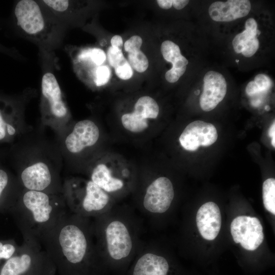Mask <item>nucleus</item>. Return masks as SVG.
<instances>
[{
  "mask_svg": "<svg viewBox=\"0 0 275 275\" xmlns=\"http://www.w3.org/2000/svg\"><path fill=\"white\" fill-rule=\"evenodd\" d=\"M14 15L18 28L31 39L43 45L55 40L57 28L36 1H19L15 6Z\"/></svg>",
  "mask_w": 275,
  "mask_h": 275,
  "instance_id": "6e6552de",
  "label": "nucleus"
},
{
  "mask_svg": "<svg viewBox=\"0 0 275 275\" xmlns=\"http://www.w3.org/2000/svg\"><path fill=\"white\" fill-rule=\"evenodd\" d=\"M259 46V42L257 37L251 38L246 42L241 53L245 57H251L256 53Z\"/></svg>",
  "mask_w": 275,
  "mask_h": 275,
  "instance_id": "7c9ffc66",
  "label": "nucleus"
},
{
  "mask_svg": "<svg viewBox=\"0 0 275 275\" xmlns=\"http://www.w3.org/2000/svg\"><path fill=\"white\" fill-rule=\"evenodd\" d=\"M254 81L257 85L260 92L268 90L271 85V81L269 77L263 74L257 75L255 77Z\"/></svg>",
  "mask_w": 275,
  "mask_h": 275,
  "instance_id": "473e14b6",
  "label": "nucleus"
},
{
  "mask_svg": "<svg viewBox=\"0 0 275 275\" xmlns=\"http://www.w3.org/2000/svg\"><path fill=\"white\" fill-rule=\"evenodd\" d=\"M56 266L41 243L23 238L16 252L4 265L0 275H55Z\"/></svg>",
  "mask_w": 275,
  "mask_h": 275,
  "instance_id": "423d86ee",
  "label": "nucleus"
},
{
  "mask_svg": "<svg viewBox=\"0 0 275 275\" xmlns=\"http://www.w3.org/2000/svg\"><path fill=\"white\" fill-rule=\"evenodd\" d=\"M262 197L264 207L275 214V179L268 178L262 185Z\"/></svg>",
  "mask_w": 275,
  "mask_h": 275,
  "instance_id": "412c9836",
  "label": "nucleus"
},
{
  "mask_svg": "<svg viewBox=\"0 0 275 275\" xmlns=\"http://www.w3.org/2000/svg\"><path fill=\"white\" fill-rule=\"evenodd\" d=\"M62 195L70 212L88 218L104 214L111 201L109 194L90 179H66Z\"/></svg>",
  "mask_w": 275,
  "mask_h": 275,
  "instance_id": "20e7f679",
  "label": "nucleus"
},
{
  "mask_svg": "<svg viewBox=\"0 0 275 275\" xmlns=\"http://www.w3.org/2000/svg\"><path fill=\"white\" fill-rule=\"evenodd\" d=\"M236 62H239V60H236Z\"/></svg>",
  "mask_w": 275,
  "mask_h": 275,
  "instance_id": "58836bf2",
  "label": "nucleus"
},
{
  "mask_svg": "<svg viewBox=\"0 0 275 275\" xmlns=\"http://www.w3.org/2000/svg\"><path fill=\"white\" fill-rule=\"evenodd\" d=\"M245 92L248 96H252L260 91L254 81H251L248 84L245 88Z\"/></svg>",
  "mask_w": 275,
  "mask_h": 275,
  "instance_id": "72a5a7b5",
  "label": "nucleus"
},
{
  "mask_svg": "<svg viewBox=\"0 0 275 275\" xmlns=\"http://www.w3.org/2000/svg\"><path fill=\"white\" fill-rule=\"evenodd\" d=\"M112 46L122 49L123 46V40L119 35H115L111 41Z\"/></svg>",
  "mask_w": 275,
  "mask_h": 275,
  "instance_id": "f704fd0d",
  "label": "nucleus"
},
{
  "mask_svg": "<svg viewBox=\"0 0 275 275\" xmlns=\"http://www.w3.org/2000/svg\"><path fill=\"white\" fill-rule=\"evenodd\" d=\"M98 257L106 255L114 261L128 258L133 250V239L127 225L115 218L104 221L100 215L92 224Z\"/></svg>",
  "mask_w": 275,
  "mask_h": 275,
  "instance_id": "39448f33",
  "label": "nucleus"
},
{
  "mask_svg": "<svg viewBox=\"0 0 275 275\" xmlns=\"http://www.w3.org/2000/svg\"><path fill=\"white\" fill-rule=\"evenodd\" d=\"M169 270V265L165 258L147 252L136 261L132 275H167Z\"/></svg>",
  "mask_w": 275,
  "mask_h": 275,
  "instance_id": "aec40b11",
  "label": "nucleus"
},
{
  "mask_svg": "<svg viewBox=\"0 0 275 275\" xmlns=\"http://www.w3.org/2000/svg\"><path fill=\"white\" fill-rule=\"evenodd\" d=\"M186 66L181 68H172L168 70L165 74L166 80L171 83H174L178 80L180 77L184 73Z\"/></svg>",
  "mask_w": 275,
  "mask_h": 275,
  "instance_id": "2f4dec72",
  "label": "nucleus"
},
{
  "mask_svg": "<svg viewBox=\"0 0 275 275\" xmlns=\"http://www.w3.org/2000/svg\"><path fill=\"white\" fill-rule=\"evenodd\" d=\"M161 52L164 59L172 64L183 56L179 46L170 40H166L162 43Z\"/></svg>",
  "mask_w": 275,
  "mask_h": 275,
  "instance_id": "5701e85b",
  "label": "nucleus"
},
{
  "mask_svg": "<svg viewBox=\"0 0 275 275\" xmlns=\"http://www.w3.org/2000/svg\"><path fill=\"white\" fill-rule=\"evenodd\" d=\"M89 218L69 210L40 243L54 263L58 275H92L99 257Z\"/></svg>",
  "mask_w": 275,
  "mask_h": 275,
  "instance_id": "f257e3e1",
  "label": "nucleus"
},
{
  "mask_svg": "<svg viewBox=\"0 0 275 275\" xmlns=\"http://www.w3.org/2000/svg\"><path fill=\"white\" fill-rule=\"evenodd\" d=\"M21 189L16 177L0 166V213L9 212Z\"/></svg>",
  "mask_w": 275,
  "mask_h": 275,
  "instance_id": "6ab92c4d",
  "label": "nucleus"
},
{
  "mask_svg": "<svg viewBox=\"0 0 275 275\" xmlns=\"http://www.w3.org/2000/svg\"><path fill=\"white\" fill-rule=\"evenodd\" d=\"M174 197L171 181L167 177H159L147 187L143 199L144 209L151 213H162L170 207Z\"/></svg>",
  "mask_w": 275,
  "mask_h": 275,
  "instance_id": "ddd939ff",
  "label": "nucleus"
},
{
  "mask_svg": "<svg viewBox=\"0 0 275 275\" xmlns=\"http://www.w3.org/2000/svg\"><path fill=\"white\" fill-rule=\"evenodd\" d=\"M197 226L201 236L212 240L217 236L221 227V214L218 206L212 202H207L199 209L196 216Z\"/></svg>",
  "mask_w": 275,
  "mask_h": 275,
  "instance_id": "dca6fc26",
  "label": "nucleus"
},
{
  "mask_svg": "<svg viewBox=\"0 0 275 275\" xmlns=\"http://www.w3.org/2000/svg\"><path fill=\"white\" fill-rule=\"evenodd\" d=\"M203 81L200 105L203 111L209 112L215 108L224 98L227 90V82L222 74L214 71L207 72Z\"/></svg>",
  "mask_w": 275,
  "mask_h": 275,
  "instance_id": "2eb2a0df",
  "label": "nucleus"
},
{
  "mask_svg": "<svg viewBox=\"0 0 275 275\" xmlns=\"http://www.w3.org/2000/svg\"><path fill=\"white\" fill-rule=\"evenodd\" d=\"M115 70L117 76L123 80L130 78L133 75L132 69L127 60L115 67Z\"/></svg>",
  "mask_w": 275,
  "mask_h": 275,
  "instance_id": "c85d7f7f",
  "label": "nucleus"
},
{
  "mask_svg": "<svg viewBox=\"0 0 275 275\" xmlns=\"http://www.w3.org/2000/svg\"><path fill=\"white\" fill-rule=\"evenodd\" d=\"M260 32L258 30L257 32L244 30L242 33L235 36L232 41V45L235 52L239 53L244 49L246 42L251 38L257 37Z\"/></svg>",
  "mask_w": 275,
  "mask_h": 275,
  "instance_id": "a878e982",
  "label": "nucleus"
},
{
  "mask_svg": "<svg viewBox=\"0 0 275 275\" xmlns=\"http://www.w3.org/2000/svg\"><path fill=\"white\" fill-rule=\"evenodd\" d=\"M22 108L15 99L0 95V143H9L26 131Z\"/></svg>",
  "mask_w": 275,
  "mask_h": 275,
  "instance_id": "9d476101",
  "label": "nucleus"
},
{
  "mask_svg": "<svg viewBox=\"0 0 275 275\" xmlns=\"http://www.w3.org/2000/svg\"><path fill=\"white\" fill-rule=\"evenodd\" d=\"M41 122L60 138L70 127V115L64 95L54 75L44 73L41 80Z\"/></svg>",
  "mask_w": 275,
  "mask_h": 275,
  "instance_id": "0eeeda50",
  "label": "nucleus"
},
{
  "mask_svg": "<svg viewBox=\"0 0 275 275\" xmlns=\"http://www.w3.org/2000/svg\"><path fill=\"white\" fill-rule=\"evenodd\" d=\"M231 233L235 242L249 251L257 249L264 240L262 226L256 217H236L231 224Z\"/></svg>",
  "mask_w": 275,
  "mask_h": 275,
  "instance_id": "f8f14e48",
  "label": "nucleus"
},
{
  "mask_svg": "<svg viewBox=\"0 0 275 275\" xmlns=\"http://www.w3.org/2000/svg\"><path fill=\"white\" fill-rule=\"evenodd\" d=\"M251 9L248 0H228L213 3L208 9L211 18L215 21L229 22L246 16Z\"/></svg>",
  "mask_w": 275,
  "mask_h": 275,
  "instance_id": "f3484780",
  "label": "nucleus"
},
{
  "mask_svg": "<svg viewBox=\"0 0 275 275\" xmlns=\"http://www.w3.org/2000/svg\"><path fill=\"white\" fill-rule=\"evenodd\" d=\"M1 48V47H0V49Z\"/></svg>",
  "mask_w": 275,
  "mask_h": 275,
  "instance_id": "ea45409f",
  "label": "nucleus"
},
{
  "mask_svg": "<svg viewBox=\"0 0 275 275\" xmlns=\"http://www.w3.org/2000/svg\"><path fill=\"white\" fill-rule=\"evenodd\" d=\"M19 247L14 239L0 240V271L5 263L16 253Z\"/></svg>",
  "mask_w": 275,
  "mask_h": 275,
  "instance_id": "b1692460",
  "label": "nucleus"
},
{
  "mask_svg": "<svg viewBox=\"0 0 275 275\" xmlns=\"http://www.w3.org/2000/svg\"><path fill=\"white\" fill-rule=\"evenodd\" d=\"M142 42V39L140 36H133L125 42L124 49L128 53L139 50Z\"/></svg>",
  "mask_w": 275,
  "mask_h": 275,
  "instance_id": "c756f323",
  "label": "nucleus"
},
{
  "mask_svg": "<svg viewBox=\"0 0 275 275\" xmlns=\"http://www.w3.org/2000/svg\"><path fill=\"white\" fill-rule=\"evenodd\" d=\"M157 3L159 6L163 9H169L172 6V0H158Z\"/></svg>",
  "mask_w": 275,
  "mask_h": 275,
  "instance_id": "e433bc0d",
  "label": "nucleus"
},
{
  "mask_svg": "<svg viewBox=\"0 0 275 275\" xmlns=\"http://www.w3.org/2000/svg\"><path fill=\"white\" fill-rule=\"evenodd\" d=\"M79 61H90L100 66L105 61L106 55L104 51L98 48H89L81 50L78 55Z\"/></svg>",
  "mask_w": 275,
  "mask_h": 275,
  "instance_id": "4be33fe9",
  "label": "nucleus"
},
{
  "mask_svg": "<svg viewBox=\"0 0 275 275\" xmlns=\"http://www.w3.org/2000/svg\"><path fill=\"white\" fill-rule=\"evenodd\" d=\"M62 194L22 188L9 212L13 215L23 238L39 242L67 213Z\"/></svg>",
  "mask_w": 275,
  "mask_h": 275,
  "instance_id": "f03ea898",
  "label": "nucleus"
},
{
  "mask_svg": "<svg viewBox=\"0 0 275 275\" xmlns=\"http://www.w3.org/2000/svg\"><path fill=\"white\" fill-rule=\"evenodd\" d=\"M128 60L131 68L139 72L145 71L148 67V60L140 50L128 53Z\"/></svg>",
  "mask_w": 275,
  "mask_h": 275,
  "instance_id": "393cba45",
  "label": "nucleus"
},
{
  "mask_svg": "<svg viewBox=\"0 0 275 275\" xmlns=\"http://www.w3.org/2000/svg\"><path fill=\"white\" fill-rule=\"evenodd\" d=\"M89 179L108 194L118 192L125 186L124 180L104 162H98L92 168Z\"/></svg>",
  "mask_w": 275,
  "mask_h": 275,
  "instance_id": "a211bd4d",
  "label": "nucleus"
},
{
  "mask_svg": "<svg viewBox=\"0 0 275 275\" xmlns=\"http://www.w3.org/2000/svg\"><path fill=\"white\" fill-rule=\"evenodd\" d=\"M100 136V129L93 121H79L59 138L60 151L67 156L79 155L95 146Z\"/></svg>",
  "mask_w": 275,
  "mask_h": 275,
  "instance_id": "1a4fd4ad",
  "label": "nucleus"
},
{
  "mask_svg": "<svg viewBox=\"0 0 275 275\" xmlns=\"http://www.w3.org/2000/svg\"><path fill=\"white\" fill-rule=\"evenodd\" d=\"M44 148L37 146L26 152L19 164L16 178L23 189L62 194L59 162Z\"/></svg>",
  "mask_w": 275,
  "mask_h": 275,
  "instance_id": "7ed1b4c3",
  "label": "nucleus"
},
{
  "mask_svg": "<svg viewBox=\"0 0 275 275\" xmlns=\"http://www.w3.org/2000/svg\"><path fill=\"white\" fill-rule=\"evenodd\" d=\"M107 55L109 64L114 68L126 60L122 49L112 46L108 49Z\"/></svg>",
  "mask_w": 275,
  "mask_h": 275,
  "instance_id": "bb28decb",
  "label": "nucleus"
},
{
  "mask_svg": "<svg viewBox=\"0 0 275 275\" xmlns=\"http://www.w3.org/2000/svg\"><path fill=\"white\" fill-rule=\"evenodd\" d=\"M268 135L271 138V145L275 147V122L273 121V123L271 124L269 127L268 130Z\"/></svg>",
  "mask_w": 275,
  "mask_h": 275,
  "instance_id": "4c0bfd02",
  "label": "nucleus"
},
{
  "mask_svg": "<svg viewBox=\"0 0 275 275\" xmlns=\"http://www.w3.org/2000/svg\"><path fill=\"white\" fill-rule=\"evenodd\" d=\"M187 0H173L172 5L177 10H180L184 8L188 3Z\"/></svg>",
  "mask_w": 275,
  "mask_h": 275,
  "instance_id": "c9c22d12",
  "label": "nucleus"
},
{
  "mask_svg": "<svg viewBox=\"0 0 275 275\" xmlns=\"http://www.w3.org/2000/svg\"><path fill=\"white\" fill-rule=\"evenodd\" d=\"M94 82L98 86H102L106 84L109 80L111 71L107 66H98L95 71Z\"/></svg>",
  "mask_w": 275,
  "mask_h": 275,
  "instance_id": "cd10ccee",
  "label": "nucleus"
},
{
  "mask_svg": "<svg viewBox=\"0 0 275 275\" xmlns=\"http://www.w3.org/2000/svg\"><path fill=\"white\" fill-rule=\"evenodd\" d=\"M215 127L210 123L197 120L188 124L180 134L179 141L186 150L195 151L200 146L207 147L217 139Z\"/></svg>",
  "mask_w": 275,
  "mask_h": 275,
  "instance_id": "4468645a",
  "label": "nucleus"
},
{
  "mask_svg": "<svg viewBox=\"0 0 275 275\" xmlns=\"http://www.w3.org/2000/svg\"><path fill=\"white\" fill-rule=\"evenodd\" d=\"M159 106L152 97L144 96L139 98L134 106V110L123 114L121 123L127 131L139 133L145 131L149 126V120L157 118Z\"/></svg>",
  "mask_w": 275,
  "mask_h": 275,
  "instance_id": "9b49d317",
  "label": "nucleus"
}]
</instances>
